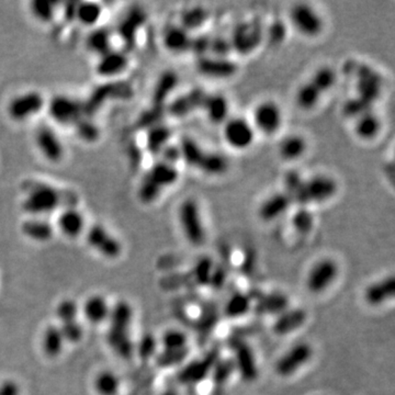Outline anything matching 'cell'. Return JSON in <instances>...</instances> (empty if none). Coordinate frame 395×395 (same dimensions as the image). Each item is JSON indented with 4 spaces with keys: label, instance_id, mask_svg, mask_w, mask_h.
<instances>
[{
    "label": "cell",
    "instance_id": "obj_1",
    "mask_svg": "<svg viewBox=\"0 0 395 395\" xmlns=\"http://www.w3.org/2000/svg\"><path fill=\"white\" fill-rule=\"evenodd\" d=\"M134 312L128 301L116 302L109 315L107 341L116 355L123 359H130L135 353V343L132 339L131 329Z\"/></svg>",
    "mask_w": 395,
    "mask_h": 395
},
{
    "label": "cell",
    "instance_id": "obj_2",
    "mask_svg": "<svg viewBox=\"0 0 395 395\" xmlns=\"http://www.w3.org/2000/svg\"><path fill=\"white\" fill-rule=\"evenodd\" d=\"M64 195L59 188L43 181H35L25 189L21 209L28 217H47L65 207Z\"/></svg>",
    "mask_w": 395,
    "mask_h": 395
},
{
    "label": "cell",
    "instance_id": "obj_3",
    "mask_svg": "<svg viewBox=\"0 0 395 395\" xmlns=\"http://www.w3.org/2000/svg\"><path fill=\"white\" fill-rule=\"evenodd\" d=\"M178 178L179 171L175 164L166 161L154 164L138 185V199L145 205L155 202L163 195L164 191L177 183Z\"/></svg>",
    "mask_w": 395,
    "mask_h": 395
},
{
    "label": "cell",
    "instance_id": "obj_4",
    "mask_svg": "<svg viewBox=\"0 0 395 395\" xmlns=\"http://www.w3.org/2000/svg\"><path fill=\"white\" fill-rule=\"evenodd\" d=\"M178 151L181 158L188 165L197 168L207 175H222L229 169V162L224 156L214 152L205 151L193 138H183Z\"/></svg>",
    "mask_w": 395,
    "mask_h": 395
},
{
    "label": "cell",
    "instance_id": "obj_5",
    "mask_svg": "<svg viewBox=\"0 0 395 395\" xmlns=\"http://www.w3.org/2000/svg\"><path fill=\"white\" fill-rule=\"evenodd\" d=\"M47 99L37 89H28L10 99L7 104V116L11 121L25 123L45 111Z\"/></svg>",
    "mask_w": 395,
    "mask_h": 395
},
{
    "label": "cell",
    "instance_id": "obj_6",
    "mask_svg": "<svg viewBox=\"0 0 395 395\" xmlns=\"http://www.w3.org/2000/svg\"><path fill=\"white\" fill-rule=\"evenodd\" d=\"M45 111L55 124L74 126L86 116V104L71 95H55L47 99Z\"/></svg>",
    "mask_w": 395,
    "mask_h": 395
},
{
    "label": "cell",
    "instance_id": "obj_7",
    "mask_svg": "<svg viewBox=\"0 0 395 395\" xmlns=\"http://www.w3.org/2000/svg\"><path fill=\"white\" fill-rule=\"evenodd\" d=\"M178 220L186 240L195 246H200L207 238L202 214L197 201L188 198L181 202L178 209Z\"/></svg>",
    "mask_w": 395,
    "mask_h": 395
},
{
    "label": "cell",
    "instance_id": "obj_8",
    "mask_svg": "<svg viewBox=\"0 0 395 395\" xmlns=\"http://www.w3.org/2000/svg\"><path fill=\"white\" fill-rule=\"evenodd\" d=\"M339 190V185L331 176L317 175L304 178L300 190L294 195L293 201L301 205L321 203L329 200Z\"/></svg>",
    "mask_w": 395,
    "mask_h": 395
},
{
    "label": "cell",
    "instance_id": "obj_9",
    "mask_svg": "<svg viewBox=\"0 0 395 395\" xmlns=\"http://www.w3.org/2000/svg\"><path fill=\"white\" fill-rule=\"evenodd\" d=\"M85 238L92 250L107 260H116L121 256L123 250L122 243L102 223H96L87 227Z\"/></svg>",
    "mask_w": 395,
    "mask_h": 395
},
{
    "label": "cell",
    "instance_id": "obj_10",
    "mask_svg": "<svg viewBox=\"0 0 395 395\" xmlns=\"http://www.w3.org/2000/svg\"><path fill=\"white\" fill-rule=\"evenodd\" d=\"M35 145L40 155L49 164L62 163L66 147L56 130L49 124H41L35 131Z\"/></svg>",
    "mask_w": 395,
    "mask_h": 395
},
{
    "label": "cell",
    "instance_id": "obj_11",
    "mask_svg": "<svg viewBox=\"0 0 395 395\" xmlns=\"http://www.w3.org/2000/svg\"><path fill=\"white\" fill-rule=\"evenodd\" d=\"M312 357L313 348L310 344H296L278 359L274 365V371L281 378H289L308 365Z\"/></svg>",
    "mask_w": 395,
    "mask_h": 395
},
{
    "label": "cell",
    "instance_id": "obj_12",
    "mask_svg": "<svg viewBox=\"0 0 395 395\" xmlns=\"http://www.w3.org/2000/svg\"><path fill=\"white\" fill-rule=\"evenodd\" d=\"M339 274V267L332 258L315 262L306 276V288L311 293L321 294L329 289Z\"/></svg>",
    "mask_w": 395,
    "mask_h": 395
},
{
    "label": "cell",
    "instance_id": "obj_13",
    "mask_svg": "<svg viewBox=\"0 0 395 395\" xmlns=\"http://www.w3.org/2000/svg\"><path fill=\"white\" fill-rule=\"evenodd\" d=\"M255 135L256 132L254 126L241 116L227 119L225 121L223 136L227 145L235 150L244 151L250 148L254 143Z\"/></svg>",
    "mask_w": 395,
    "mask_h": 395
},
{
    "label": "cell",
    "instance_id": "obj_14",
    "mask_svg": "<svg viewBox=\"0 0 395 395\" xmlns=\"http://www.w3.org/2000/svg\"><path fill=\"white\" fill-rule=\"evenodd\" d=\"M290 19L294 28L305 37H317L324 29L321 15L306 4L294 6L290 11Z\"/></svg>",
    "mask_w": 395,
    "mask_h": 395
},
{
    "label": "cell",
    "instance_id": "obj_15",
    "mask_svg": "<svg viewBox=\"0 0 395 395\" xmlns=\"http://www.w3.org/2000/svg\"><path fill=\"white\" fill-rule=\"evenodd\" d=\"M264 39V30L257 21L244 23L235 28L232 39L230 40L232 49L242 54H248L260 47Z\"/></svg>",
    "mask_w": 395,
    "mask_h": 395
},
{
    "label": "cell",
    "instance_id": "obj_16",
    "mask_svg": "<svg viewBox=\"0 0 395 395\" xmlns=\"http://www.w3.org/2000/svg\"><path fill=\"white\" fill-rule=\"evenodd\" d=\"M97 59L95 72L99 77L104 79H114L121 76L130 65L128 53L123 49H110Z\"/></svg>",
    "mask_w": 395,
    "mask_h": 395
},
{
    "label": "cell",
    "instance_id": "obj_17",
    "mask_svg": "<svg viewBox=\"0 0 395 395\" xmlns=\"http://www.w3.org/2000/svg\"><path fill=\"white\" fill-rule=\"evenodd\" d=\"M56 227L59 232L68 238H76L85 234L87 221L84 212L75 205H66L59 211Z\"/></svg>",
    "mask_w": 395,
    "mask_h": 395
},
{
    "label": "cell",
    "instance_id": "obj_18",
    "mask_svg": "<svg viewBox=\"0 0 395 395\" xmlns=\"http://www.w3.org/2000/svg\"><path fill=\"white\" fill-rule=\"evenodd\" d=\"M282 126V111L276 102H262L254 110V128L266 135L279 131Z\"/></svg>",
    "mask_w": 395,
    "mask_h": 395
},
{
    "label": "cell",
    "instance_id": "obj_19",
    "mask_svg": "<svg viewBox=\"0 0 395 395\" xmlns=\"http://www.w3.org/2000/svg\"><path fill=\"white\" fill-rule=\"evenodd\" d=\"M198 71L212 78H229L237 73V65L233 61L220 56H203L198 61Z\"/></svg>",
    "mask_w": 395,
    "mask_h": 395
},
{
    "label": "cell",
    "instance_id": "obj_20",
    "mask_svg": "<svg viewBox=\"0 0 395 395\" xmlns=\"http://www.w3.org/2000/svg\"><path fill=\"white\" fill-rule=\"evenodd\" d=\"M23 236L35 243H47L52 240L55 226L47 217H28L20 226Z\"/></svg>",
    "mask_w": 395,
    "mask_h": 395
},
{
    "label": "cell",
    "instance_id": "obj_21",
    "mask_svg": "<svg viewBox=\"0 0 395 395\" xmlns=\"http://www.w3.org/2000/svg\"><path fill=\"white\" fill-rule=\"evenodd\" d=\"M235 369L240 371L244 380H256L258 375V368H257L256 358L255 353L250 346L245 341H235L234 343Z\"/></svg>",
    "mask_w": 395,
    "mask_h": 395
},
{
    "label": "cell",
    "instance_id": "obj_22",
    "mask_svg": "<svg viewBox=\"0 0 395 395\" xmlns=\"http://www.w3.org/2000/svg\"><path fill=\"white\" fill-rule=\"evenodd\" d=\"M104 13L102 4L95 1L73 3V21L90 30L98 27L104 17Z\"/></svg>",
    "mask_w": 395,
    "mask_h": 395
},
{
    "label": "cell",
    "instance_id": "obj_23",
    "mask_svg": "<svg viewBox=\"0 0 395 395\" xmlns=\"http://www.w3.org/2000/svg\"><path fill=\"white\" fill-rule=\"evenodd\" d=\"M292 202L293 201L291 197L284 191L274 193L269 198H267L266 200L260 205L258 215L265 222L276 220L278 217L289 210Z\"/></svg>",
    "mask_w": 395,
    "mask_h": 395
},
{
    "label": "cell",
    "instance_id": "obj_24",
    "mask_svg": "<svg viewBox=\"0 0 395 395\" xmlns=\"http://www.w3.org/2000/svg\"><path fill=\"white\" fill-rule=\"evenodd\" d=\"M395 293V281L392 276L369 284L363 292L365 303L371 306H379L392 299Z\"/></svg>",
    "mask_w": 395,
    "mask_h": 395
},
{
    "label": "cell",
    "instance_id": "obj_25",
    "mask_svg": "<svg viewBox=\"0 0 395 395\" xmlns=\"http://www.w3.org/2000/svg\"><path fill=\"white\" fill-rule=\"evenodd\" d=\"M114 37V32L109 28L98 25L90 30V32L87 35L85 47L90 54L99 57L114 49L112 47Z\"/></svg>",
    "mask_w": 395,
    "mask_h": 395
},
{
    "label": "cell",
    "instance_id": "obj_26",
    "mask_svg": "<svg viewBox=\"0 0 395 395\" xmlns=\"http://www.w3.org/2000/svg\"><path fill=\"white\" fill-rule=\"evenodd\" d=\"M207 92L202 89L195 88L183 96L178 97L169 106V112L174 116H185L201 109Z\"/></svg>",
    "mask_w": 395,
    "mask_h": 395
},
{
    "label": "cell",
    "instance_id": "obj_27",
    "mask_svg": "<svg viewBox=\"0 0 395 395\" xmlns=\"http://www.w3.org/2000/svg\"><path fill=\"white\" fill-rule=\"evenodd\" d=\"M193 37L181 25H168L163 32L164 47L171 53H183L190 49Z\"/></svg>",
    "mask_w": 395,
    "mask_h": 395
},
{
    "label": "cell",
    "instance_id": "obj_28",
    "mask_svg": "<svg viewBox=\"0 0 395 395\" xmlns=\"http://www.w3.org/2000/svg\"><path fill=\"white\" fill-rule=\"evenodd\" d=\"M111 311L106 298L102 294H92L87 298L83 305L85 319L92 324H102L108 321Z\"/></svg>",
    "mask_w": 395,
    "mask_h": 395
},
{
    "label": "cell",
    "instance_id": "obj_29",
    "mask_svg": "<svg viewBox=\"0 0 395 395\" xmlns=\"http://www.w3.org/2000/svg\"><path fill=\"white\" fill-rule=\"evenodd\" d=\"M201 109L205 112L207 119L215 124L225 123L230 114L229 100L219 94H207Z\"/></svg>",
    "mask_w": 395,
    "mask_h": 395
},
{
    "label": "cell",
    "instance_id": "obj_30",
    "mask_svg": "<svg viewBox=\"0 0 395 395\" xmlns=\"http://www.w3.org/2000/svg\"><path fill=\"white\" fill-rule=\"evenodd\" d=\"M308 320L306 312L302 309H289L279 314L274 324V332L276 335H289L299 329Z\"/></svg>",
    "mask_w": 395,
    "mask_h": 395
},
{
    "label": "cell",
    "instance_id": "obj_31",
    "mask_svg": "<svg viewBox=\"0 0 395 395\" xmlns=\"http://www.w3.org/2000/svg\"><path fill=\"white\" fill-rule=\"evenodd\" d=\"M65 344L66 341L59 326H47L42 336L43 353L49 358H56L64 351Z\"/></svg>",
    "mask_w": 395,
    "mask_h": 395
},
{
    "label": "cell",
    "instance_id": "obj_32",
    "mask_svg": "<svg viewBox=\"0 0 395 395\" xmlns=\"http://www.w3.org/2000/svg\"><path fill=\"white\" fill-rule=\"evenodd\" d=\"M308 142L299 134H291L280 142L279 154L286 161H296L305 154Z\"/></svg>",
    "mask_w": 395,
    "mask_h": 395
},
{
    "label": "cell",
    "instance_id": "obj_33",
    "mask_svg": "<svg viewBox=\"0 0 395 395\" xmlns=\"http://www.w3.org/2000/svg\"><path fill=\"white\" fill-rule=\"evenodd\" d=\"M178 84V77L171 71L161 75L153 90V104L156 108H162L166 100L169 98Z\"/></svg>",
    "mask_w": 395,
    "mask_h": 395
},
{
    "label": "cell",
    "instance_id": "obj_34",
    "mask_svg": "<svg viewBox=\"0 0 395 395\" xmlns=\"http://www.w3.org/2000/svg\"><path fill=\"white\" fill-rule=\"evenodd\" d=\"M59 3L47 0H35L30 3L29 13L41 25H51L59 13Z\"/></svg>",
    "mask_w": 395,
    "mask_h": 395
},
{
    "label": "cell",
    "instance_id": "obj_35",
    "mask_svg": "<svg viewBox=\"0 0 395 395\" xmlns=\"http://www.w3.org/2000/svg\"><path fill=\"white\" fill-rule=\"evenodd\" d=\"M171 130L168 126L158 123L152 126L146 138L147 150L154 154H161L167 147L168 141L171 140Z\"/></svg>",
    "mask_w": 395,
    "mask_h": 395
},
{
    "label": "cell",
    "instance_id": "obj_36",
    "mask_svg": "<svg viewBox=\"0 0 395 395\" xmlns=\"http://www.w3.org/2000/svg\"><path fill=\"white\" fill-rule=\"evenodd\" d=\"M381 121L378 116L372 112L368 111L361 114L357 118L356 122L355 132L361 140H371L375 138L380 132Z\"/></svg>",
    "mask_w": 395,
    "mask_h": 395
},
{
    "label": "cell",
    "instance_id": "obj_37",
    "mask_svg": "<svg viewBox=\"0 0 395 395\" xmlns=\"http://www.w3.org/2000/svg\"><path fill=\"white\" fill-rule=\"evenodd\" d=\"M94 388L98 395H116L121 389V380L114 371H100L95 378Z\"/></svg>",
    "mask_w": 395,
    "mask_h": 395
},
{
    "label": "cell",
    "instance_id": "obj_38",
    "mask_svg": "<svg viewBox=\"0 0 395 395\" xmlns=\"http://www.w3.org/2000/svg\"><path fill=\"white\" fill-rule=\"evenodd\" d=\"M213 358H207L205 360L201 359L200 361L190 363L187 365L181 373H179V379L183 383H197L203 380L205 375L209 371L212 370Z\"/></svg>",
    "mask_w": 395,
    "mask_h": 395
},
{
    "label": "cell",
    "instance_id": "obj_39",
    "mask_svg": "<svg viewBox=\"0 0 395 395\" xmlns=\"http://www.w3.org/2000/svg\"><path fill=\"white\" fill-rule=\"evenodd\" d=\"M288 299L281 293H269L262 296L256 304V310L264 314H281L288 310Z\"/></svg>",
    "mask_w": 395,
    "mask_h": 395
},
{
    "label": "cell",
    "instance_id": "obj_40",
    "mask_svg": "<svg viewBox=\"0 0 395 395\" xmlns=\"http://www.w3.org/2000/svg\"><path fill=\"white\" fill-rule=\"evenodd\" d=\"M322 96L323 95L319 89L316 88L309 80L298 89L296 96V104L304 110H310V109H313L314 107L317 106Z\"/></svg>",
    "mask_w": 395,
    "mask_h": 395
},
{
    "label": "cell",
    "instance_id": "obj_41",
    "mask_svg": "<svg viewBox=\"0 0 395 395\" xmlns=\"http://www.w3.org/2000/svg\"><path fill=\"white\" fill-rule=\"evenodd\" d=\"M144 20H145V16L143 15L141 10H133L122 21L120 29H119V35L126 41H132L135 39L136 33L140 30V27L143 25Z\"/></svg>",
    "mask_w": 395,
    "mask_h": 395
},
{
    "label": "cell",
    "instance_id": "obj_42",
    "mask_svg": "<svg viewBox=\"0 0 395 395\" xmlns=\"http://www.w3.org/2000/svg\"><path fill=\"white\" fill-rule=\"evenodd\" d=\"M163 351H183L188 349V337L183 332L168 329L162 337Z\"/></svg>",
    "mask_w": 395,
    "mask_h": 395
},
{
    "label": "cell",
    "instance_id": "obj_43",
    "mask_svg": "<svg viewBox=\"0 0 395 395\" xmlns=\"http://www.w3.org/2000/svg\"><path fill=\"white\" fill-rule=\"evenodd\" d=\"M336 80H337V75H336L335 71L329 66H324L317 69L314 73L313 76L311 77V79H310V82L316 88L319 89L322 95L329 92L333 88L334 85H335Z\"/></svg>",
    "mask_w": 395,
    "mask_h": 395
},
{
    "label": "cell",
    "instance_id": "obj_44",
    "mask_svg": "<svg viewBox=\"0 0 395 395\" xmlns=\"http://www.w3.org/2000/svg\"><path fill=\"white\" fill-rule=\"evenodd\" d=\"M73 128L76 131L77 138L82 140L83 142H86V143L98 141L99 136H100L99 126L92 121V119L86 118V116H84Z\"/></svg>",
    "mask_w": 395,
    "mask_h": 395
},
{
    "label": "cell",
    "instance_id": "obj_45",
    "mask_svg": "<svg viewBox=\"0 0 395 395\" xmlns=\"http://www.w3.org/2000/svg\"><path fill=\"white\" fill-rule=\"evenodd\" d=\"M250 299L244 293H235L234 296H231L225 306L227 315L233 319L241 317L250 311Z\"/></svg>",
    "mask_w": 395,
    "mask_h": 395
},
{
    "label": "cell",
    "instance_id": "obj_46",
    "mask_svg": "<svg viewBox=\"0 0 395 395\" xmlns=\"http://www.w3.org/2000/svg\"><path fill=\"white\" fill-rule=\"evenodd\" d=\"M57 320L59 324L69 323L78 320L79 306L77 302L73 299H63L57 304L56 310Z\"/></svg>",
    "mask_w": 395,
    "mask_h": 395
},
{
    "label": "cell",
    "instance_id": "obj_47",
    "mask_svg": "<svg viewBox=\"0 0 395 395\" xmlns=\"http://www.w3.org/2000/svg\"><path fill=\"white\" fill-rule=\"evenodd\" d=\"M207 20V11L205 8H190L183 11L181 16V27L186 30L198 29L205 25Z\"/></svg>",
    "mask_w": 395,
    "mask_h": 395
},
{
    "label": "cell",
    "instance_id": "obj_48",
    "mask_svg": "<svg viewBox=\"0 0 395 395\" xmlns=\"http://www.w3.org/2000/svg\"><path fill=\"white\" fill-rule=\"evenodd\" d=\"M292 225L301 234H308L311 232L314 226L313 214L309 210H306L305 207H302L294 213Z\"/></svg>",
    "mask_w": 395,
    "mask_h": 395
},
{
    "label": "cell",
    "instance_id": "obj_49",
    "mask_svg": "<svg viewBox=\"0 0 395 395\" xmlns=\"http://www.w3.org/2000/svg\"><path fill=\"white\" fill-rule=\"evenodd\" d=\"M59 326L66 343L77 344L84 337V327L78 320L69 323L59 324Z\"/></svg>",
    "mask_w": 395,
    "mask_h": 395
},
{
    "label": "cell",
    "instance_id": "obj_50",
    "mask_svg": "<svg viewBox=\"0 0 395 395\" xmlns=\"http://www.w3.org/2000/svg\"><path fill=\"white\" fill-rule=\"evenodd\" d=\"M156 347H157V344H156L154 336L151 334H146L138 344H135V351L142 358L148 359L155 355Z\"/></svg>",
    "mask_w": 395,
    "mask_h": 395
},
{
    "label": "cell",
    "instance_id": "obj_51",
    "mask_svg": "<svg viewBox=\"0 0 395 395\" xmlns=\"http://www.w3.org/2000/svg\"><path fill=\"white\" fill-rule=\"evenodd\" d=\"M189 351H162L157 357L158 365L162 367H173L181 363L188 356Z\"/></svg>",
    "mask_w": 395,
    "mask_h": 395
},
{
    "label": "cell",
    "instance_id": "obj_52",
    "mask_svg": "<svg viewBox=\"0 0 395 395\" xmlns=\"http://www.w3.org/2000/svg\"><path fill=\"white\" fill-rule=\"evenodd\" d=\"M233 369H235L233 361L221 363L219 367H214V377L217 382H224L226 378H229V375L232 373Z\"/></svg>",
    "mask_w": 395,
    "mask_h": 395
},
{
    "label": "cell",
    "instance_id": "obj_53",
    "mask_svg": "<svg viewBox=\"0 0 395 395\" xmlns=\"http://www.w3.org/2000/svg\"><path fill=\"white\" fill-rule=\"evenodd\" d=\"M0 395H20V387L13 380L0 383Z\"/></svg>",
    "mask_w": 395,
    "mask_h": 395
},
{
    "label": "cell",
    "instance_id": "obj_54",
    "mask_svg": "<svg viewBox=\"0 0 395 395\" xmlns=\"http://www.w3.org/2000/svg\"><path fill=\"white\" fill-rule=\"evenodd\" d=\"M284 35H286V28L281 23H276L270 28L269 37L274 42H280Z\"/></svg>",
    "mask_w": 395,
    "mask_h": 395
},
{
    "label": "cell",
    "instance_id": "obj_55",
    "mask_svg": "<svg viewBox=\"0 0 395 395\" xmlns=\"http://www.w3.org/2000/svg\"><path fill=\"white\" fill-rule=\"evenodd\" d=\"M161 395H179V394H178V393H176L175 391L166 390L164 391L163 393H161Z\"/></svg>",
    "mask_w": 395,
    "mask_h": 395
}]
</instances>
